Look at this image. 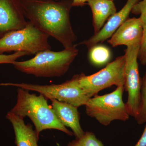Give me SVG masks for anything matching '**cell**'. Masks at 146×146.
I'll return each mask as SVG.
<instances>
[{
	"label": "cell",
	"instance_id": "6da1fadb",
	"mask_svg": "<svg viewBox=\"0 0 146 146\" xmlns=\"http://www.w3.org/2000/svg\"><path fill=\"white\" fill-rule=\"evenodd\" d=\"M26 18L65 48L77 40L70 19L72 0H20Z\"/></svg>",
	"mask_w": 146,
	"mask_h": 146
},
{
	"label": "cell",
	"instance_id": "7a4b0ae2",
	"mask_svg": "<svg viewBox=\"0 0 146 146\" xmlns=\"http://www.w3.org/2000/svg\"><path fill=\"white\" fill-rule=\"evenodd\" d=\"M16 104L11 112L23 118L28 117L35 127L37 135L44 130L55 129L72 136L73 132L60 123L43 95L30 94L28 91L18 88Z\"/></svg>",
	"mask_w": 146,
	"mask_h": 146
},
{
	"label": "cell",
	"instance_id": "3957f363",
	"mask_svg": "<svg viewBox=\"0 0 146 146\" xmlns=\"http://www.w3.org/2000/svg\"><path fill=\"white\" fill-rule=\"evenodd\" d=\"M78 51L76 45L60 51L45 50L29 60H16L12 64L16 70L36 77H59L67 72Z\"/></svg>",
	"mask_w": 146,
	"mask_h": 146
},
{
	"label": "cell",
	"instance_id": "277c9868",
	"mask_svg": "<svg viewBox=\"0 0 146 146\" xmlns=\"http://www.w3.org/2000/svg\"><path fill=\"white\" fill-rule=\"evenodd\" d=\"M124 90V86H117L112 93L90 98L85 105L86 115L105 126L115 120L127 121L130 115L123 100Z\"/></svg>",
	"mask_w": 146,
	"mask_h": 146
},
{
	"label": "cell",
	"instance_id": "5b68a950",
	"mask_svg": "<svg viewBox=\"0 0 146 146\" xmlns=\"http://www.w3.org/2000/svg\"><path fill=\"white\" fill-rule=\"evenodd\" d=\"M49 37L28 21L24 27L10 32L0 39V53L24 52L30 55L51 50Z\"/></svg>",
	"mask_w": 146,
	"mask_h": 146
},
{
	"label": "cell",
	"instance_id": "8992f818",
	"mask_svg": "<svg viewBox=\"0 0 146 146\" xmlns=\"http://www.w3.org/2000/svg\"><path fill=\"white\" fill-rule=\"evenodd\" d=\"M79 74L60 84L39 85L25 83H2L0 86H12L36 91L49 99H53L78 108L86 104L89 99L79 83Z\"/></svg>",
	"mask_w": 146,
	"mask_h": 146
},
{
	"label": "cell",
	"instance_id": "52a82bcc",
	"mask_svg": "<svg viewBox=\"0 0 146 146\" xmlns=\"http://www.w3.org/2000/svg\"><path fill=\"white\" fill-rule=\"evenodd\" d=\"M125 64L124 54L117 58L95 74L89 76L83 73L79 74L80 86L89 98L113 85L124 86Z\"/></svg>",
	"mask_w": 146,
	"mask_h": 146
},
{
	"label": "cell",
	"instance_id": "ba28073f",
	"mask_svg": "<svg viewBox=\"0 0 146 146\" xmlns=\"http://www.w3.org/2000/svg\"><path fill=\"white\" fill-rule=\"evenodd\" d=\"M140 44L127 46L125 50L124 89L128 93L125 104L130 116L136 119L139 114L141 80L138 62Z\"/></svg>",
	"mask_w": 146,
	"mask_h": 146
},
{
	"label": "cell",
	"instance_id": "9c48e42d",
	"mask_svg": "<svg viewBox=\"0 0 146 146\" xmlns=\"http://www.w3.org/2000/svg\"><path fill=\"white\" fill-rule=\"evenodd\" d=\"M28 22L20 0H0V39L10 32L24 27Z\"/></svg>",
	"mask_w": 146,
	"mask_h": 146
},
{
	"label": "cell",
	"instance_id": "30bf717a",
	"mask_svg": "<svg viewBox=\"0 0 146 146\" xmlns=\"http://www.w3.org/2000/svg\"><path fill=\"white\" fill-rule=\"evenodd\" d=\"M139 1V0H127L123 7L110 17L98 33L94 35L88 40L80 43V44L85 45L90 49L99 43H102L111 37L117 29L127 20L133 7Z\"/></svg>",
	"mask_w": 146,
	"mask_h": 146
},
{
	"label": "cell",
	"instance_id": "8fae6325",
	"mask_svg": "<svg viewBox=\"0 0 146 146\" xmlns=\"http://www.w3.org/2000/svg\"><path fill=\"white\" fill-rule=\"evenodd\" d=\"M143 27L140 17L127 19L108 41L112 47L125 45L127 47L141 44Z\"/></svg>",
	"mask_w": 146,
	"mask_h": 146
},
{
	"label": "cell",
	"instance_id": "7c38bea8",
	"mask_svg": "<svg viewBox=\"0 0 146 146\" xmlns=\"http://www.w3.org/2000/svg\"><path fill=\"white\" fill-rule=\"evenodd\" d=\"M50 100L52 108L60 123L72 129L76 139L81 138L85 132L80 123L78 108L53 99Z\"/></svg>",
	"mask_w": 146,
	"mask_h": 146
},
{
	"label": "cell",
	"instance_id": "4fadbf2b",
	"mask_svg": "<svg viewBox=\"0 0 146 146\" xmlns=\"http://www.w3.org/2000/svg\"><path fill=\"white\" fill-rule=\"evenodd\" d=\"M6 117L13 126L17 146H38L39 136L31 125L25 124L24 118L11 111L7 114Z\"/></svg>",
	"mask_w": 146,
	"mask_h": 146
},
{
	"label": "cell",
	"instance_id": "5bb4252c",
	"mask_svg": "<svg viewBox=\"0 0 146 146\" xmlns=\"http://www.w3.org/2000/svg\"><path fill=\"white\" fill-rule=\"evenodd\" d=\"M87 4L93 13L94 34L102 28L105 23L117 12V9L111 0H88Z\"/></svg>",
	"mask_w": 146,
	"mask_h": 146
},
{
	"label": "cell",
	"instance_id": "9a60e30c",
	"mask_svg": "<svg viewBox=\"0 0 146 146\" xmlns=\"http://www.w3.org/2000/svg\"><path fill=\"white\" fill-rule=\"evenodd\" d=\"M89 50V59L94 65H102L106 64L111 57V52L105 46L96 45Z\"/></svg>",
	"mask_w": 146,
	"mask_h": 146
},
{
	"label": "cell",
	"instance_id": "2e32d148",
	"mask_svg": "<svg viewBox=\"0 0 146 146\" xmlns=\"http://www.w3.org/2000/svg\"><path fill=\"white\" fill-rule=\"evenodd\" d=\"M67 146H104V145L94 133L86 131L81 138L70 142Z\"/></svg>",
	"mask_w": 146,
	"mask_h": 146
},
{
	"label": "cell",
	"instance_id": "e0dca14e",
	"mask_svg": "<svg viewBox=\"0 0 146 146\" xmlns=\"http://www.w3.org/2000/svg\"><path fill=\"white\" fill-rule=\"evenodd\" d=\"M136 120L138 124L146 123V73L141 80L139 114Z\"/></svg>",
	"mask_w": 146,
	"mask_h": 146
},
{
	"label": "cell",
	"instance_id": "ac0fdd59",
	"mask_svg": "<svg viewBox=\"0 0 146 146\" xmlns=\"http://www.w3.org/2000/svg\"><path fill=\"white\" fill-rule=\"evenodd\" d=\"M143 23V33L139 52L138 59L142 65H146V13L141 15Z\"/></svg>",
	"mask_w": 146,
	"mask_h": 146
},
{
	"label": "cell",
	"instance_id": "d6986e66",
	"mask_svg": "<svg viewBox=\"0 0 146 146\" xmlns=\"http://www.w3.org/2000/svg\"><path fill=\"white\" fill-rule=\"evenodd\" d=\"M25 55H29L27 53L24 52H16L13 54L6 55L0 53V64H11L16 61L19 58Z\"/></svg>",
	"mask_w": 146,
	"mask_h": 146
},
{
	"label": "cell",
	"instance_id": "ffe728a7",
	"mask_svg": "<svg viewBox=\"0 0 146 146\" xmlns=\"http://www.w3.org/2000/svg\"><path fill=\"white\" fill-rule=\"evenodd\" d=\"M131 12L134 14H142L146 13V0H143L140 2H138L134 6Z\"/></svg>",
	"mask_w": 146,
	"mask_h": 146
},
{
	"label": "cell",
	"instance_id": "44dd1931",
	"mask_svg": "<svg viewBox=\"0 0 146 146\" xmlns=\"http://www.w3.org/2000/svg\"><path fill=\"white\" fill-rule=\"evenodd\" d=\"M135 146H146V124L142 136Z\"/></svg>",
	"mask_w": 146,
	"mask_h": 146
},
{
	"label": "cell",
	"instance_id": "7402d4cb",
	"mask_svg": "<svg viewBox=\"0 0 146 146\" xmlns=\"http://www.w3.org/2000/svg\"><path fill=\"white\" fill-rule=\"evenodd\" d=\"M73 7L83 6L86 4L88 0H72Z\"/></svg>",
	"mask_w": 146,
	"mask_h": 146
},
{
	"label": "cell",
	"instance_id": "603a6c76",
	"mask_svg": "<svg viewBox=\"0 0 146 146\" xmlns=\"http://www.w3.org/2000/svg\"><path fill=\"white\" fill-rule=\"evenodd\" d=\"M55 1H59V0H55Z\"/></svg>",
	"mask_w": 146,
	"mask_h": 146
},
{
	"label": "cell",
	"instance_id": "cb8c5ba5",
	"mask_svg": "<svg viewBox=\"0 0 146 146\" xmlns=\"http://www.w3.org/2000/svg\"><path fill=\"white\" fill-rule=\"evenodd\" d=\"M111 1H113V0H111Z\"/></svg>",
	"mask_w": 146,
	"mask_h": 146
}]
</instances>
